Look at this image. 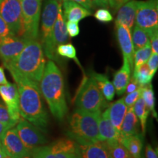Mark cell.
<instances>
[{
  "mask_svg": "<svg viewBox=\"0 0 158 158\" xmlns=\"http://www.w3.org/2000/svg\"><path fill=\"white\" fill-rule=\"evenodd\" d=\"M140 1L130 0L118 9L115 24H121L131 30L133 27Z\"/></svg>",
  "mask_w": 158,
  "mask_h": 158,
  "instance_id": "cell-19",
  "label": "cell"
},
{
  "mask_svg": "<svg viewBox=\"0 0 158 158\" xmlns=\"http://www.w3.org/2000/svg\"><path fill=\"white\" fill-rule=\"evenodd\" d=\"M149 37L150 39V45H151L152 53L157 54L158 52V29H155L149 32Z\"/></svg>",
  "mask_w": 158,
  "mask_h": 158,
  "instance_id": "cell-37",
  "label": "cell"
},
{
  "mask_svg": "<svg viewBox=\"0 0 158 158\" xmlns=\"http://www.w3.org/2000/svg\"><path fill=\"white\" fill-rule=\"evenodd\" d=\"M133 77L135 79L139 86L143 87L146 85L151 84L152 79L154 76L151 74L147 63H144L137 68H134Z\"/></svg>",
  "mask_w": 158,
  "mask_h": 158,
  "instance_id": "cell-26",
  "label": "cell"
},
{
  "mask_svg": "<svg viewBox=\"0 0 158 158\" xmlns=\"http://www.w3.org/2000/svg\"><path fill=\"white\" fill-rule=\"evenodd\" d=\"M19 92L20 114L42 131L48 124V114L45 107L38 84L25 78H14Z\"/></svg>",
  "mask_w": 158,
  "mask_h": 158,
  "instance_id": "cell-1",
  "label": "cell"
},
{
  "mask_svg": "<svg viewBox=\"0 0 158 158\" xmlns=\"http://www.w3.org/2000/svg\"><path fill=\"white\" fill-rule=\"evenodd\" d=\"M0 122L7 124L10 128L14 127L18 123V122L12 118L7 106L1 102H0Z\"/></svg>",
  "mask_w": 158,
  "mask_h": 158,
  "instance_id": "cell-33",
  "label": "cell"
},
{
  "mask_svg": "<svg viewBox=\"0 0 158 158\" xmlns=\"http://www.w3.org/2000/svg\"><path fill=\"white\" fill-rule=\"evenodd\" d=\"M98 141L110 142L118 141L120 133L114 127L108 116V108L101 112L98 124Z\"/></svg>",
  "mask_w": 158,
  "mask_h": 158,
  "instance_id": "cell-18",
  "label": "cell"
},
{
  "mask_svg": "<svg viewBox=\"0 0 158 158\" xmlns=\"http://www.w3.org/2000/svg\"><path fill=\"white\" fill-rule=\"evenodd\" d=\"M141 92H142V87L141 86L140 88H138L137 90L134 91V92H131V93L127 94V96H125L123 98L124 102L127 106V109L128 108H133L134 104L136 102V100H138V98L141 95Z\"/></svg>",
  "mask_w": 158,
  "mask_h": 158,
  "instance_id": "cell-35",
  "label": "cell"
},
{
  "mask_svg": "<svg viewBox=\"0 0 158 158\" xmlns=\"http://www.w3.org/2000/svg\"><path fill=\"white\" fill-rule=\"evenodd\" d=\"M77 109L89 112H102L108 106L92 75L85 78L81 84L75 100Z\"/></svg>",
  "mask_w": 158,
  "mask_h": 158,
  "instance_id": "cell-5",
  "label": "cell"
},
{
  "mask_svg": "<svg viewBox=\"0 0 158 158\" xmlns=\"http://www.w3.org/2000/svg\"><path fill=\"white\" fill-rule=\"evenodd\" d=\"M15 130L21 141L30 152L35 148L47 143V139L41 130L25 118H20Z\"/></svg>",
  "mask_w": 158,
  "mask_h": 158,
  "instance_id": "cell-11",
  "label": "cell"
},
{
  "mask_svg": "<svg viewBox=\"0 0 158 158\" xmlns=\"http://www.w3.org/2000/svg\"><path fill=\"white\" fill-rule=\"evenodd\" d=\"M133 108L135 116H137L138 119H139L140 122H141L142 134H144V132H145L146 130V125H147V118L149 114V111L148 110L147 107H146L145 102H144L141 95L138 98L137 100H136Z\"/></svg>",
  "mask_w": 158,
  "mask_h": 158,
  "instance_id": "cell-27",
  "label": "cell"
},
{
  "mask_svg": "<svg viewBox=\"0 0 158 158\" xmlns=\"http://www.w3.org/2000/svg\"><path fill=\"white\" fill-rule=\"evenodd\" d=\"M108 108V116H109L110 122L113 124L114 127L119 132L124 116L127 111V107L124 103L123 98L110 104Z\"/></svg>",
  "mask_w": 158,
  "mask_h": 158,
  "instance_id": "cell-23",
  "label": "cell"
},
{
  "mask_svg": "<svg viewBox=\"0 0 158 158\" xmlns=\"http://www.w3.org/2000/svg\"><path fill=\"white\" fill-rule=\"evenodd\" d=\"M146 157L147 158H158L157 152H155L151 145H147L146 147Z\"/></svg>",
  "mask_w": 158,
  "mask_h": 158,
  "instance_id": "cell-43",
  "label": "cell"
},
{
  "mask_svg": "<svg viewBox=\"0 0 158 158\" xmlns=\"http://www.w3.org/2000/svg\"><path fill=\"white\" fill-rule=\"evenodd\" d=\"M8 84V81L6 79L4 69L0 67V85H5Z\"/></svg>",
  "mask_w": 158,
  "mask_h": 158,
  "instance_id": "cell-45",
  "label": "cell"
},
{
  "mask_svg": "<svg viewBox=\"0 0 158 158\" xmlns=\"http://www.w3.org/2000/svg\"><path fill=\"white\" fill-rule=\"evenodd\" d=\"M21 6L22 30L21 36L28 40H37L42 0H19Z\"/></svg>",
  "mask_w": 158,
  "mask_h": 158,
  "instance_id": "cell-6",
  "label": "cell"
},
{
  "mask_svg": "<svg viewBox=\"0 0 158 158\" xmlns=\"http://www.w3.org/2000/svg\"><path fill=\"white\" fill-rule=\"evenodd\" d=\"M141 86H139V84H138V82L136 81L135 79L133 78H130L129 82H128V84L127 85V87H126V93L127 94H129V93H131V92H134V91L137 90L138 88H140Z\"/></svg>",
  "mask_w": 158,
  "mask_h": 158,
  "instance_id": "cell-40",
  "label": "cell"
},
{
  "mask_svg": "<svg viewBox=\"0 0 158 158\" xmlns=\"http://www.w3.org/2000/svg\"><path fill=\"white\" fill-rule=\"evenodd\" d=\"M111 158H133L118 141L106 142Z\"/></svg>",
  "mask_w": 158,
  "mask_h": 158,
  "instance_id": "cell-30",
  "label": "cell"
},
{
  "mask_svg": "<svg viewBox=\"0 0 158 158\" xmlns=\"http://www.w3.org/2000/svg\"><path fill=\"white\" fill-rule=\"evenodd\" d=\"M56 54L59 56L70 59H73L77 64L81 68L80 62L76 56V50L73 45L71 43H64L59 45L56 48Z\"/></svg>",
  "mask_w": 158,
  "mask_h": 158,
  "instance_id": "cell-31",
  "label": "cell"
},
{
  "mask_svg": "<svg viewBox=\"0 0 158 158\" xmlns=\"http://www.w3.org/2000/svg\"><path fill=\"white\" fill-rule=\"evenodd\" d=\"M152 54V49L150 44L146 45L143 48L137 49L134 52L133 56V65L135 68L147 63Z\"/></svg>",
  "mask_w": 158,
  "mask_h": 158,
  "instance_id": "cell-32",
  "label": "cell"
},
{
  "mask_svg": "<svg viewBox=\"0 0 158 158\" xmlns=\"http://www.w3.org/2000/svg\"><path fill=\"white\" fill-rule=\"evenodd\" d=\"M147 65L149 67L151 74L154 76L157 72L158 68V55L157 54H152L147 61Z\"/></svg>",
  "mask_w": 158,
  "mask_h": 158,
  "instance_id": "cell-38",
  "label": "cell"
},
{
  "mask_svg": "<svg viewBox=\"0 0 158 158\" xmlns=\"http://www.w3.org/2000/svg\"><path fill=\"white\" fill-rule=\"evenodd\" d=\"M4 158H11V157H9V156H6V157H5Z\"/></svg>",
  "mask_w": 158,
  "mask_h": 158,
  "instance_id": "cell-47",
  "label": "cell"
},
{
  "mask_svg": "<svg viewBox=\"0 0 158 158\" xmlns=\"http://www.w3.org/2000/svg\"><path fill=\"white\" fill-rule=\"evenodd\" d=\"M131 71L132 69L129 63L125 59H124L123 65L114 76L113 85L118 95H122L125 92L126 87L130 79Z\"/></svg>",
  "mask_w": 158,
  "mask_h": 158,
  "instance_id": "cell-22",
  "label": "cell"
},
{
  "mask_svg": "<svg viewBox=\"0 0 158 158\" xmlns=\"http://www.w3.org/2000/svg\"><path fill=\"white\" fill-rule=\"evenodd\" d=\"M116 33L118 44L123 55V59H125L127 61L130 68L133 69L135 49L132 41L130 30L123 25L116 24Z\"/></svg>",
  "mask_w": 158,
  "mask_h": 158,
  "instance_id": "cell-17",
  "label": "cell"
},
{
  "mask_svg": "<svg viewBox=\"0 0 158 158\" xmlns=\"http://www.w3.org/2000/svg\"><path fill=\"white\" fill-rule=\"evenodd\" d=\"M136 25L149 34L158 29V1H140L135 15Z\"/></svg>",
  "mask_w": 158,
  "mask_h": 158,
  "instance_id": "cell-9",
  "label": "cell"
},
{
  "mask_svg": "<svg viewBox=\"0 0 158 158\" xmlns=\"http://www.w3.org/2000/svg\"><path fill=\"white\" fill-rule=\"evenodd\" d=\"M29 40L22 37L9 35L0 39V58L3 64L15 58L24 48Z\"/></svg>",
  "mask_w": 158,
  "mask_h": 158,
  "instance_id": "cell-14",
  "label": "cell"
},
{
  "mask_svg": "<svg viewBox=\"0 0 158 158\" xmlns=\"http://www.w3.org/2000/svg\"><path fill=\"white\" fill-rule=\"evenodd\" d=\"M118 141L124 146L133 158H143L142 150L143 145V134L120 137Z\"/></svg>",
  "mask_w": 158,
  "mask_h": 158,
  "instance_id": "cell-21",
  "label": "cell"
},
{
  "mask_svg": "<svg viewBox=\"0 0 158 158\" xmlns=\"http://www.w3.org/2000/svg\"><path fill=\"white\" fill-rule=\"evenodd\" d=\"M94 16L100 22L108 23L114 20V17L108 10L106 8H100L98 10L94 13Z\"/></svg>",
  "mask_w": 158,
  "mask_h": 158,
  "instance_id": "cell-34",
  "label": "cell"
},
{
  "mask_svg": "<svg viewBox=\"0 0 158 158\" xmlns=\"http://www.w3.org/2000/svg\"><path fill=\"white\" fill-rule=\"evenodd\" d=\"M76 154L78 158H111L106 141H97L88 143L76 142Z\"/></svg>",
  "mask_w": 158,
  "mask_h": 158,
  "instance_id": "cell-15",
  "label": "cell"
},
{
  "mask_svg": "<svg viewBox=\"0 0 158 158\" xmlns=\"http://www.w3.org/2000/svg\"><path fill=\"white\" fill-rule=\"evenodd\" d=\"M62 11L64 21L78 22L81 20L92 15V11L82 7L73 0H64L62 2Z\"/></svg>",
  "mask_w": 158,
  "mask_h": 158,
  "instance_id": "cell-20",
  "label": "cell"
},
{
  "mask_svg": "<svg viewBox=\"0 0 158 158\" xmlns=\"http://www.w3.org/2000/svg\"><path fill=\"white\" fill-rule=\"evenodd\" d=\"M1 143L5 153L11 158H29L30 151L21 141L15 128L6 130L1 138Z\"/></svg>",
  "mask_w": 158,
  "mask_h": 158,
  "instance_id": "cell-12",
  "label": "cell"
},
{
  "mask_svg": "<svg viewBox=\"0 0 158 158\" xmlns=\"http://www.w3.org/2000/svg\"><path fill=\"white\" fill-rule=\"evenodd\" d=\"M0 16L7 23L12 35L21 36L22 15L19 0H0Z\"/></svg>",
  "mask_w": 158,
  "mask_h": 158,
  "instance_id": "cell-10",
  "label": "cell"
},
{
  "mask_svg": "<svg viewBox=\"0 0 158 158\" xmlns=\"http://www.w3.org/2000/svg\"><path fill=\"white\" fill-rule=\"evenodd\" d=\"M40 90L52 115L59 121L62 120L68 110L64 78L62 72L52 60H49L45 64L40 81Z\"/></svg>",
  "mask_w": 158,
  "mask_h": 158,
  "instance_id": "cell-2",
  "label": "cell"
},
{
  "mask_svg": "<svg viewBox=\"0 0 158 158\" xmlns=\"http://www.w3.org/2000/svg\"><path fill=\"white\" fill-rule=\"evenodd\" d=\"M76 141L62 138L48 146L37 147L31 151L32 158H78Z\"/></svg>",
  "mask_w": 158,
  "mask_h": 158,
  "instance_id": "cell-7",
  "label": "cell"
},
{
  "mask_svg": "<svg viewBox=\"0 0 158 158\" xmlns=\"http://www.w3.org/2000/svg\"><path fill=\"white\" fill-rule=\"evenodd\" d=\"M90 75L95 79L99 89L105 98L108 101H112L115 95V89L113 84L108 80L107 77L103 74L96 73L94 72H91Z\"/></svg>",
  "mask_w": 158,
  "mask_h": 158,
  "instance_id": "cell-25",
  "label": "cell"
},
{
  "mask_svg": "<svg viewBox=\"0 0 158 158\" xmlns=\"http://www.w3.org/2000/svg\"><path fill=\"white\" fill-rule=\"evenodd\" d=\"M94 6H97V7H109V3H108V0H91Z\"/></svg>",
  "mask_w": 158,
  "mask_h": 158,
  "instance_id": "cell-44",
  "label": "cell"
},
{
  "mask_svg": "<svg viewBox=\"0 0 158 158\" xmlns=\"http://www.w3.org/2000/svg\"><path fill=\"white\" fill-rule=\"evenodd\" d=\"M2 149V144H0V149Z\"/></svg>",
  "mask_w": 158,
  "mask_h": 158,
  "instance_id": "cell-48",
  "label": "cell"
},
{
  "mask_svg": "<svg viewBox=\"0 0 158 158\" xmlns=\"http://www.w3.org/2000/svg\"><path fill=\"white\" fill-rule=\"evenodd\" d=\"M0 96L7 106L13 119L19 122L21 118L19 106V92L16 84L8 83L0 85Z\"/></svg>",
  "mask_w": 158,
  "mask_h": 158,
  "instance_id": "cell-16",
  "label": "cell"
},
{
  "mask_svg": "<svg viewBox=\"0 0 158 158\" xmlns=\"http://www.w3.org/2000/svg\"><path fill=\"white\" fill-rule=\"evenodd\" d=\"M141 96L144 102H145L146 107L149 112H152L154 117L157 118V112L155 110V93L151 84L146 85L142 87Z\"/></svg>",
  "mask_w": 158,
  "mask_h": 158,
  "instance_id": "cell-29",
  "label": "cell"
},
{
  "mask_svg": "<svg viewBox=\"0 0 158 158\" xmlns=\"http://www.w3.org/2000/svg\"><path fill=\"white\" fill-rule=\"evenodd\" d=\"M58 1H62V2H63V1H64V0H58Z\"/></svg>",
  "mask_w": 158,
  "mask_h": 158,
  "instance_id": "cell-49",
  "label": "cell"
},
{
  "mask_svg": "<svg viewBox=\"0 0 158 158\" xmlns=\"http://www.w3.org/2000/svg\"><path fill=\"white\" fill-rule=\"evenodd\" d=\"M12 35L9 27H7V23L5 22V21L2 19V18L0 16V39L4 37L9 36Z\"/></svg>",
  "mask_w": 158,
  "mask_h": 158,
  "instance_id": "cell-39",
  "label": "cell"
},
{
  "mask_svg": "<svg viewBox=\"0 0 158 158\" xmlns=\"http://www.w3.org/2000/svg\"><path fill=\"white\" fill-rule=\"evenodd\" d=\"M4 66L13 78H25L39 83L44 72L45 59L42 45L37 40H29L18 56Z\"/></svg>",
  "mask_w": 158,
  "mask_h": 158,
  "instance_id": "cell-3",
  "label": "cell"
},
{
  "mask_svg": "<svg viewBox=\"0 0 158 158\" xmlns=\"http://www.w3.org/2000/svg\"><path fill=\"white\" fill-rule=\"evenodd\" d=\"M101 112H89L76 109L70 120V137L78 143L98 141V124Z\"/></svg>",
  "mask_w": 158,
  "mask_h": 158,
  "instance_id": "cell-4",
  "label": "cell"
},
{
  "mask_svg": "<svg viewBox=\"0 0 158 158\" xmlns=\"http://www.w3.org/2000/svg\"><path fill=\"white\" fill-rule=\"evenodd\" d=\"M132 41L134 46V49H139L143 48L146 45L150 44V39L149 35L144 29L140 28L137 25L134 27L133 29Z\"/></svg>",
  "mask_w": 158,
  "mask_h": 158,
  "instance_id": "cell-28",
  "label": "cell"
},
{
  "mask_svg": "<svg viewBox=\"0 0 158 158\" xmlns=\"http://www.w3.org/2000/svg\"><path fill=\"white\" fill-rule=\"evenodd\" d=\"M9 126H7V124L2 123V122H0V144L1 143V138L2 136L3 135V134L5 133L6 130H7L8 129H10Z\"/></svg>",
  "mask_w": 158,
  "mask_h": 158,
  "instance_id": "cell-46",
  "label": "cell"
},
{
  "mask_svg": "<svg viewBox=\"0 0 158 158\" xmlns=\"http://www.w3.org/2000/svg\"><path fill=\"white\" fill-rule=\"evenodd\" d=\"M69 41V35L66 29L65 21L63 16L62 1H59L58 15L53 28L50 40L48 44L43 47L44 54L50 60L58 61L56 48L59 45L64 44Z\"/></svg>",
  "mask_w": 158,
  "mask_h": 158,
  "instance_id": "cell-8",
  "label": "cell"
},
{
  "mask_svg": "<svg viewBox=\"0 0 158 158\" xmlns=\"http://www.w3.org/2000/svg\"><path fill=\"white\" fill-rule=\"evenodd\" d=\"M58 0H45L42 14V44L45 46L50 40L53 28L58 15Z\"/></svg>",
  "mask_w": 158,
  "mask_h": 158,
  "instance_id": "cell-13",
  "label": "cell"
},
{
  "mask_svg": "<svg viewBox=\"0 0 158 158\" xmlns=\"http://www.w3.org/2000/svg\"><path fill=\"white\" fill-rule=\"evenodd\" d=\"M139 122L137 116H135L133 108H128L120 128V137L133 135L139 133L138 132Z\"/></svg>",
  "mask_w": 158,
  "mask_h": 158,
  "instance_id": "cell-24",
  "label": "cell"
},
{
  "mask_svg": "<svg viewBox=\"0 0 158 158\" xmlns=\"http://www.w3.org/2000/svg\"><path fill=\"white\" fill-rule=\"evenodd\" d=\"M78 23V22H76V21H68L65 22L67 31H68V34L70 37H77L80 33V29H79Z\"/></svg>",
  "mask_w": 158,
  "mask_h": 158,
  "instance_id": "cell-36",
  "label": "cell"
},
{
  "mask_svg": "<svg viewBox=\"0 0 158 158\" xmlns=\"http://www.w3.org/2000/svg\"><path fill=\"white\" fill-rule=\"evenodd\" d=\"M73 1L79 4V5H81L82 7H85L86 9L89 10L94 8V6L93 4H92L91 0H73Z\"/></svg>",
  "mask_w": 158,
  "mask_h": 158,
  "instance_id": "cell-42",
  "label": "cell"
},
{
  "mask_svg": "<svg viewBox=\"0 0 158 158\" xmlns=\"http://www.w3.org/2000/svg\"><path fill=\"white\" fill-rule=\"evenodd\" d=\"M109 6L114 10H117L120 7H122L124 4L130 0H108Z\"/></svg>",
  "mask_w": 158,
  "mask_h": 158,
  "instance_id": "cell-41",
  "label": "cell"
}]
</instances>
